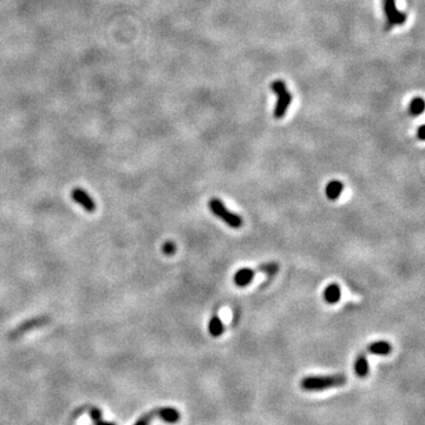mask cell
<instances>
[{
    "label": "cell",
    "instance_id": "cell-1",
    "mask_svg": "<svg viewBox=\"0 0 425 425\" xmlns=\"http://www.w3.org/2000/svg\"><path fill=\"white\" fill-rule=\"evenodd\" d=\"M348 383V377L342 373L327 376H307L301 379L300 387L304 391H324L340 387Z\"/></svg>",
    "mask_w": 425,
    "mask_h": 425
},
{
    "label": "cell",
    "instance_id": "cell-2",
    "mask_svg": "<svg viewBox=\"0 0 425 425\" xmlns=\"http://www.w3.org/2000/svg\"><path fill=\"white\" fill-rule=\"evenodd\" d=\"M208 207H209L210 212H212L214 215H215L216 217H219V219L221 221H223L226 224H228L230 228L239 229L242 227V224H243L242 217H241L239 214L233 213L232 210H229L226 206H224V203L221 201L220 199H217V197H213V199L209 200Z\"/></svg>",
    "mask_w": 425,
    "mask_h": 425
},
{
    "label": "cell",
    "instance_id": "cell-3",
    "mask_svg": "<svg viewBox=\"0 0 425 425\" xmlns=\"http://www.w3.org/2000/svg\"><path fill=\"white\" fill-rule=\"evenodd\" d=\"M154 418H159L165 423L175 424L181 419V414L174 407H156L139 417L134 425H149Z\"/></svg>",
    "mask_w": 425,
    "mask_h": 425
},
{
    "label": "cell",
    "instance_id": "cell-4",
    "mask_svg": "<svg viewBox=\"0 0 425 425\" xmlns=\"http://www.w3.org/2000/svg\"><path fill=\"white\" fill-rule=\"evenodd\" d=\"M384 13L386 17V30H390L392 26H399L405 24L406 15L400 12L396 6L394 0H383Z\"/></svg>",
    "mask_w": 425,
    "mask_h": 425
},
{
    "label": "cell",
    "instance_id": "cell-5",
    "mask_svg": "<svg viewBox=\"0 0 425 425\" xmlns=\"http://www.w3.org/2000/svg\"><path fill=\"white\" fill-rule=\"evenodd\" d=\"M50 320H51V318L49 317V315H40V317H35V318L29 319V320H25L20 325L17 326L15 329H12V332L9 334V338L11 340L18 339L33 328L42 327V326L49 324Z\"/></svg>",
    "mask_w": 425,
    "mask_h": 425
},
{
    "label": "cell",
    "instance_id": "cell-6",
    "mask_svg": "<svg viewBox=\"0 0 425 425\" xmlns=\"http://www.w3.org/2000/svg\"><path fill=\"white\" fill-rule=\"evenodd\" d=\"M71 199H72L76 203H78V205H79L85 212H88V213L96 212V207H97L96 202L94 201L93 197L85 192L83 188L77 187V188H73L72 190H71Z\"/></svg>",
    "mask_w": 425,
    "mask_h": 425
},
{
    "label": "cell",
    "instance_id": "cell-7",
    "mask_svg": "<svg viewBox=\"0 0 425 425\" xmlns=\"http://www.w3.org/2000/svg\"><path fill=\"white\" fill-rule=\"evenodd\" d=\"M292 102V95L290 91H284V93L278 95V101L277 105H275L274 109V117L277 120H281V118L285 117L286 112L290 108Z\"/></svg>",
    "mask_w": 425,
    "mask_h": 425
},
{
    "label": "cell",
    "instance_id": "cell-8",
    "mask_svg": "<svg viewBox=\"0 0 425 425\" xmlns=\"http://www.w3.org/2000/svg\"><path fill=\"white\" fill-rule=\"evenodd\" d=\"M255 275H257V271L253 268H241L234 274V284L237 287H246L253 281Z\"/></svg>",
    "mask_w": 425,
    "mask_h": 425
},
{
    "label": "cell",
    "instance_id": "cell-9",
    "mask_svg": "<svg viewBox=\"0 0 425 425\" xmlns=\"http://www.w3.org/2000/svg\"><path fill=\"white\" fill-rule=\"evenodd\" d=\"M343 192H344V183L339 181V180H332V181H329L325 188L326 197H327L329 201H336V200L342 196Z\"/></svg>",
    "mask_w": 425,
    "mask_h": 425
},
{
    "label": "cell",
    "instance_id": "cell-10",
    "mask_svg": "<svg viewBox=\"0 0 425 425\" xmlns=\"http://www.w3.org/2000/svg\"><path fill=\"white\" fill-rule=\"evenodd\" d=\"M366 352L376 356H389L390 353L392 352V346H391L389 342L378 340V342H373L367 346Z\"/></svg>",
    "mask_w": 425,
    "mask_h": 425
},
{
    "label": "cell",
    "instance_id": "cell-11",
    "mask_svg": "<svg viewBox=\"0 0 425 425\" xmlns=\"http://www.w3.org/2000/svg\"><path fill=\"white\" fill-rule=\"evenodd\" d=\"M324 299L329 305H335L342 299V288L336 282L329 284L324 291Z\"/></svg>",
    "mask_w": 425,
    "mask_h": 425
},
{
    "label": "cell",
    "instance_id": "cell-12",
    "mask_svg": "<svg viewBox=\"0 0 425 425\" xmlns=\"http://www.w3.org/2000/svg\"><path fill=\"white\" fill-rule=\"evenodd\" d=\"M355 372L359 378H366L369 376L370 366L366 358V352H362L357 356L355 360Z\"/></svg>",
    "mask_w": 425,
    "mask_h": 425
},
{
    "label": "cell",
    "instance_id": "cell-13",
    "mask_svg": "<svg viewBox=\"0 0 425 425\" xmlns=\"http://www.w3.org/2000/svg\"><path fill=\"white\" fill-rule=\"evenodd\" d=\"M208 332L209 334L214 336V338H217V336L222 335L223 332H224V326H223V322L221 320V318L219 315L215 314L213 315L212 319H210L209 322H208Z\"/></svg>",
    "mask_w": 425,
    "mask_h": 425
},
{
    "label": "cell",
    "instance_id": "cell-14",
    "mask_svg": "<svg viewBox=\"0 0 425 425\" xmlns=\"http://www.w3.org/2000/svg\"><path fill=\"white\" fill-rule=\"evenodd\" d=\"M424 109H425V103H424V100L421 97H414L412 101H411L410 103V114L412 115V116H420L421 114L424 112Z\"/></svg>",
    "mask_w": 425,
    "mask_h": 425
},
{
    "label": "cell",
    "instance_id": "cell-15",
    "mask_svg": "<svg viewBox=\"0 0 425 425\" xmlns=\"http://www.w3.org/2000/svg\"><path fill=\"white\" fill-rule=\"evenodd\" d=\"M89 414H90L91 419H93L94 421V425H117L116 423H111V421L104 420L103 417H102L101 410L97 409V407H93V409H90Z\"/></svg>",
    "mask_w": 425,
    "mask_h": 425
},
{
    "label": "cell",
    "instance_id": "cell-16",
    "mask_svg": "<svg viewBox=\"0 0 425 425\" xmlns=\"http://www.w3.org/2000/svg\"><path fill=\"white\" fill-rule=\"evenodd\" d=\"M257 271H259L261 272V273L267 274V275H274V274H277V272L279 271V264L278 263L261 264L259 265V267H258Z\"/></svg>",
    "mask_w": 425,
    "mask_h": 425
},
{
    "label": "cell",
    "instance_id": "cell-17",
    "mask_svg": "<svg viewBox=\"0 0 425 425\" xmlns=\"http://www.w3.org/2000/svg\"><path fill=\"white\" fill-rule=\"evenodd\" d=\"M271 89L275 95H279V94L284 93V91H286L287 87H286V83H285V81L275 80L271 84Z\"/></svg>",
    "mask_w": 425,
    "mask_h": 425
},
{
    "label": "cell",
    "instance_id": "cell-18",
    "mask_svg": "<svg viewBox=\"0 0 425 425\" xmlns=\"http://www.w3.org/2000/svg\"><path fill=\"white\" fill-rule=\"evenodd\" d=\"M176 249H178V247H176V243L173 242V241H166V242L163 243V246H162V251H163V254H165V255L175 254Z\"/></svg>",
    "mask_w": 425,
    "mask_h": 425
},
{
    "label": "cell",
    "instance_id": "cell-19",
    "mask_svg": "<svg viewBox=\"0 0 425 425\" xmlns=\"http://www.w3.org/2000/svg\"><path fill=\"white\" fill-rule=\"evenodd\" d=\"M417 137H418V139H419V141H424V139H425V127H424V125H420V127L418 128Z\"/></svg>",
    "mask_w": 425,
    "mask_h": 425
}]
</instances>
